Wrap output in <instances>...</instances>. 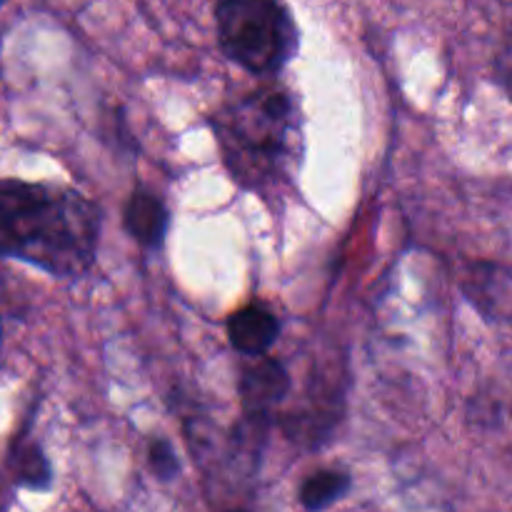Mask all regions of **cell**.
<instances>
[{
  "label": "cell",
  "instance_id": "6da1fadb",
  "mask_svg": "<svg viewBox=\"0 0 512 512\" xmlns=\"http://www.w3.org/2000/svg\"><path fill=\"white\" fill-rule=\"evenodd\" d=\"M100 210L78 190L0 180V255L58 278H78L95 263Z\"/></svg>",
  "mask_w": 512,
  "mask_h": 512
},
{
  "label": "cell",
  "instance_id": "7a4b0ae2",
  "mask_svg": "<svg viewBox=\"0 0 512 512\" xmlns=\"http://www.w3.org/2000/svg\"><path fill=\"white\" fill-rule=\"evenodd\" d=\"M230 175L250 190L273 185L300 155L295 103L285 90L263 88L230 103L213 118Z\"/></svg>",
  "mask_w": 512,
  "mask_h": 512
},
{
  "label": "cell",
  "instance_id": "3957f363",
  "mask_svg": "<svg viewBox=\"0 0 512 512\" xmlns=\"http://www.w3.org/2000/svg\"><path fill=\"white\" fill-rule=\"evenodd\" d=\"M215 28L225 58L253 75L280 73L298 53L300 30L285 0H218Z\"/></svg>",
  "mask_w": 512,
  "mask_h": 512
},
{
  "label": "cell",
  "instance_id": "277c9868",
  "mask_svg": "<svg viewBox=\"0 0 512 512\" xmlns=\"http://www.w3.org/2000/svg\"><path fill=\"white\" fill-rule=\"evenodd\" d=\"M290 375L278 360L263 358L255 365L245 368L240 378V398L248 418H265L273 405L288 395Z\"/></svg>",
  "mask_w": 512,
  "mask_h": 512
},
{
  "label": "cell",
  "instance_id": "5b68a950",
  "mask_svg": "<svg viewBox=\"0 0 512 512\" xmlns=\"http://www.w3.org/2000/svg\"><path fill=\"white\" fill-rule=\"evenodd\" d=\"M280 320L263 305H248L230 315L228 338L238 353L260 358L278 340Z\"/></svg>",
  "mask_w": 512,
  "mask_h": 512
},
{
  "label": "cell",
  "instance_id": "8992f818",
  "mask_svg": "<svg viewBox=\"0 0 512 512\" xmlns=\"http://www.w3.org/2000/svg\"><path fill=\"white\" fill-rule=\"evenodd\" d=\"M170 215L168 208L158 195L148 193V190H135L130 195L128 205H125V230L138 240L140 245L148 248H158L168 233Z\"/></svg>",
  "mask_w": 512,
  "mask_h": 512
},
{
  "label": "cell",
  "instance_id": "52a82bcc",
  "mask_svg": "<svg viewBox=\"0 0 512 512\" xmlns=\"http://www.w3.org/2000/svg\"><path fill=\"white\" fill-rule=\"evenodd\" d=\"M350 490V475L340 470H318L300 488V503L305 510L320 512L338 503Z\"/></svg>",
  "mask_w": 512,
  "mask_h": 512
},
{
  "label": "cell",
  "instance_id": "ba28073f",
  "mask_svg": "<svg viewBox=\"0 0 512 512\" xmlns=\"http://www.w3.org/2000/svg\"><path fill=\"white\" fill-rule=\"evenodd\" d=\"M10 468H13L15 483L33 490H45L50 485V478H53L50 463L45 460L40 445L33 443V440L15 445L13 453H10Z\"/></svg>",
  "mask_w": 512,
  "mask_h": 512
},
{
  "label": "cell",
  "instance_id": "9c48e42d",
  "mask_svg": "<svg viewBox=\"0 0 512 512\" xmlns=\"http://www.w3.org/2000/svg\"><path fill=\"white\" fill-rule=\"evenodd\" d=\"M148 460H150V470H153L160 480H173L175 475L180 473V463L178 458H175V450L168 440L163 438L150 440Z\"/></svg>",
  "mask_w": 512,
  "mask_h": 512
},
{
  "label": "cell",
  "instance_id": "30bf717a",
  "mask_svg": "<svg viewBox=\"0 0 512 512\" xmlns=\"http://www.w3.org/2000/svg\"><path fill=\"white\" fill-rule=\"evenodd\" d=\"M5 3H8V0H0V8H3V5H5Z\"/></svg>",
  "mask_w": 512,
  "mask_h": 512
},
{
  "label": "cell",
  "instance_id": "8fae6325",
  "mask_svg": "<svg viewBox=\"0 0 512 512\" xmlns=\"http://www.w3.org/2000/svg\"><path fill=\"white\" fill-rule=\"evenodd\" d=\"M230 512H248V510H230Z\"/></svg>",
  "mask_w": 512,
  "mask_h": 512
}]
</instances>
